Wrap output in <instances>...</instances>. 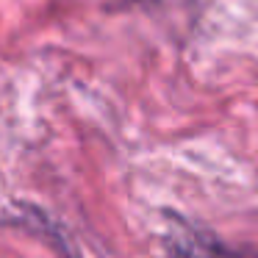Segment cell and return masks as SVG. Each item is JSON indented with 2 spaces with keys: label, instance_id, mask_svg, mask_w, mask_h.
Here are the masks:
<instances>
[{
  "label": "cell",
  "instance_id": "6da1fadb",
  "mask_svg": "<svg viewBox=\"0 0 258 258\" xmlns=\"http://www.w3.org/2000/svg\"><path fill=\"white\" fill-rule=\"evenodd\" d=\"M167 255L169 258H250L222 247L217 239L200 233L195 228H175L167 241Z\"/></svg>",
  "mask_w": 258,
  "mask_h": 258
}]
</instances>
